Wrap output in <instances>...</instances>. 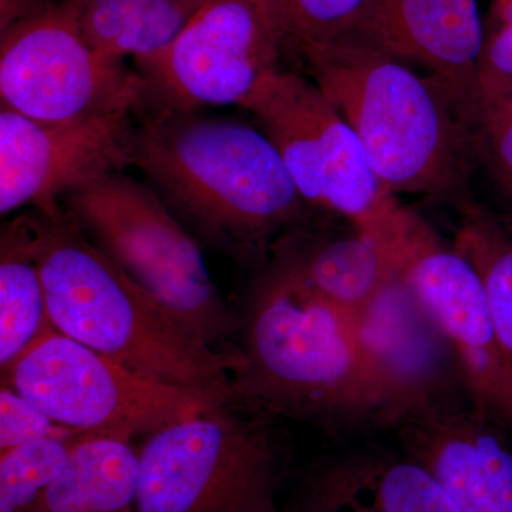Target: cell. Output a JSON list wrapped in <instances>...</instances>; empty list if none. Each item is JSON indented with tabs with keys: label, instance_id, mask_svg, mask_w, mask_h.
<instances>
[{
	"label": "cell",
	"instance_id": "cell-28",
	"mask_svg": "<svg viewBox=\"0 0 512 512\" xmlns=\"http://www.w3.org/2000/svg\"><path fill=\"white\" fill-rule=\"evenodd\" d=\"M282 512H318L308 510V508L299 507V505L293 504L292 507L285 508Z\"/></svg>",
	"mask_w": 512,
	"mask_h": 512
},
{
	"label": "cell",
	"instance_id": "cell-24",
	"mask_svg": "<svg viewBox=\"0 0 512 512\" xmlns=\"http://www.w3.org/2000/svg\"><path fill=\"white\" fill-rule=\"evenodd\" d=\"M282 39L299 49L352 35L373 0H264Z\"/></svg>",
	"mask_w": 512,
	"mask_h": 512
},
{
	"label": "cell",
	"instance_id": "cell-9",
	"mask_svg": "<svg viewBox=\"0 0 512 512\" xmlns=\"http://www.w3.org/2000/svg\"><path fill=\"white\" fill-rule=\"evenodd\" d=\"M242 109L272 141L306 204L349 218L357 229L399 208L370 167L359 137L315 82L279 70Z\"/></svg>",
	"mask_w": 512,
	"mask_h": 512
},
{
	"label": "cell",
	"instance_id": "cell-12",
	"mask_svg": "<svg viewBox=\"0 0 512 512\" xmlns=\"http://www.w3.org/2000/svg\"><path fill=\"white\" fill-rule=\"evenodd\" d=\"M133 114L42 123L0 109V214L63 210L69 192L131 167Z\"/></svg>",
	"mask_w": 512,
	"mask_h": 512
},
{
	"label": "cell",
	"instance_id": "cell-22",
	"mask_svg": "<svg viewBox=\"0 0 512 512\" xmlns=\"http://www.w3.org/2000/svg\"><path fill=\"white\" fill-rule=\"evenodd\" d=\"M471 148L500 191L512 225V80H480L468 109Z\"/></svg>",
	"mask_w": 512,
	"mask_h": 512
},
{
	"label": "cell",
	"instance_id": "cell-11",
	"mask_svg": "<svg viewBox=\"0 0 512 512\" xmlns=\"http://www.w3.org/2000/svg\"><path fill=\"white\" fill-rule=\"evenodd\" d=\"M394 247L404 279L453 349L468 402L512 437V380L477 269L407 210L394 232Z\"/></svg>",
	"mask_w": 512,
	"mask_h": 512
},
{
	"label": "cell",
	"instance_id": "cell-5",
	"mask_svg": "<svg viewBox=\"0 0 512 512\" xmlns=\"http://www.w3.org/2000/svg\"><path fill=\"white\" fill-rule=\"evenodd\" d=\"M276 417L244 403L207 409L148 436L137 512H282L286 473Z\"/></svg>",
	"mask_w": 512,
	"mask_h": 512
},
{
	"label": "cell",
	"instance_id": "cell-25",
	"mask_svg": "<svg viewBox=\"0 0 512 512\" xmlns=\"http://www.w3.org/2000/svg\"><path fill=\"white\" fill-rule=\"evenodd\" d=\"M84 433L57 424L12 387L0 389V451L46 439H74Z\"/></svg>",
	"mask_w": 512,
	"mask_h": 512
},
{
	"label": "cell",
	"instance_id": "cell-19",
	"mask_svg": "<svg viewBox=\"0 0 512 512\" xmlns=\"http://www.w3.org/2000/svg\"><path fill=\"white\" fill-rule=\"evenodd\" d=\"M204 0H74L84 39L101 56L133 62L156 56Z\"/></svg>",
	"mask_w": 512,
	"mask_h": 512
},
{
	"label": "cell",
	"instance_id": "cell-15",
	"mask_svg": "<svg viewBox=\"0 0 512 512\" xmlns=\"http://www.w3.org/2000/svg\"><path fill=\"white\" fill-rule=\"evenodd\" d=\"M349 36L421 64L467 99L477 93L487 40L478 0H373Z\"/></svg>",
	"mask_w": 512,
	"mask_h": 512
},
{
	"label": "cell",
	"instance_id": "cell-18",
	"mask_svg": "<svg viewBox=\"0 0 512 512\" xmlns=\"http://www.w3.org/2000/svg\"><path fill=\"white\" fill-rule=\"evenodd\" d=\"M137 488L131 443L86 436L28 512H137Z\"/></svg>",
	"mask_w": 512,
	"mask_h": 512
},
{
	"label": "cell",
	"instance_id": "cell-14",
	"mask_svg": "<svg viewBox=\"0 0 512 512\" xmlns=\"http://www.w3.org/2000/svg\"><path fill=\"white\" fill-rule=\"evenodd\" d=\"M393 429L458 511L512 512V437L467 397L404 414Z\"/></svg>",
	"mask_w": 512,
	"mask_h": 512
},
{
	"label": "cell",
	"instance_id": "cell-10",
	"mask_svg": "<svg viewBox=\"0 0 512 512\" xmlns=\"http://www.w3.org/2000/svg\"><path fill=\"white\" fill-rule=\"evenodd\" d=\"M282 42L264 0H204L170 45L134 62L146 92L140 114L242 109L256 87L281 70Z\"/></svg>",
	"mask_w": 512,
	"mask_h": 512
},
{
	"label": "cell",
	"instance_id": "cell-4",
	"mask_svg": "<svg viewBox=\"0 0 512 512\" xmlns=\"http://www.w3.org/2000/svg\"><path fill=\"white\" fill-rule=\"evenodd\" d=\"M299 50L313 82L353 128L387 190L456 208L473 200L471 99L436 77L419 76L359 37Z\"/></svg>",
	"mask_w": 512,
	"mask_h": 512
},
{
	"label": "cell",
	"instance_id": "cell-7",
	"mask_svg": "<svg viewBox=\"0 0 512 512\" xmlns=\"http://www.w3.org/2000/svg\"><path fill=\"white\" fill-rule=\"evenodd\" d=\"M0 100L28 119L72 123L138 116L146 92L136 70L101 56L84 39L74 0H50L0 32Z\"/></svg>",
	"mask_w": 512,
	"mask_h": 512
},
{
	"label": "cell",
	"instance_id": "cell-21",
	"mask_svg": "<svg viewBox=\"0 0 512 512\" xmlns=\"http://www.w3.org/2000/svg\"><path fill=\"white\" fill-rule=\"evenodd\" d=\"M454 248L483 281L491 322L512 380V225L473 200L460 205Z\"/></svg>",
	"mask_w": 512,
	"mask_h": 512
},
{
	"label": "cell",
	"instance_id": "cell-16",
	"mask_svg": "<svg viewBox=\"0 0 512 512\" xmlns=\"http://www.w3.org/2000/svg\"><path fill=\"white\" fill-rule=\"evenodd\" d=\"M296 505L318 512H460L423 464L383 453L350 454L319 467Z\"/></svg>",
	"mask_w": 512,
	"mask_h": 512
},
{
	"label": "cell",
	"instance_id": "cell-23",
	"mask_svg": "<svg viewBox=\"0 0 512 512\" xmlns=\"http://www.w3.org/2000/svg\"><path fill=\"white\" fill-rule=\"evenodd\" d=\"M86 436L46 439L0 451V512H28L63 473Z\"/></svg>",
	"mask_w": 512,
	"mask_h": 512
},
{
	"label": "cell",
	"instance_id": "cell-20",
	"mask_svg": "<svg viewBox=\"0 0 512 512\" xmlns=\"http://www.w3.org/2000/svg\"><path fill=\"white\" fill-rule=\"evenodd\" d=\"M56 329L47 311L45 286L33 254L28 212L0 229V370Z\"/></svg>",
	"mask_w": 512,
	"mask_h": 512
},
{
	"label": "cell",
	"instance_id": "cell-27",
	"mask_svg": "<svg viewBox=\"0 0 512 512\" xmlns=\"http://www.w3.org/2000/svg\"><path fill=\"white\" fill-rule=\"evenodd\" d=\"M50 0H0V32L45 8Z\"/></svg>",
	"mask_w": 512,
	"mask_h": 512
},
{
	"label": "cell",
	"instance_id": "cell-17",
	"mask_svg": "<svg viewBox=\"0 0 512 512\" xmlns=\"http://www.w3.org/2000/svg\"><path fill=\"white\" fill-rule=\"evenodd\" d=\"M272 254L316 295L353 318L400 274L386 222L332 239L288 232Z\"/></svg>",
	"mask_w": 512,
	"mask_h": 512
},
{
	"label": "cell",
	"instance_id": "cell-13",
	"mask_svg": "<svg viewBox=\"0 0 512 512\" xmlns=\"http://www.w3.org/2000/svg\"><path fill=\"white\" fill-rule=\"evenodd\" d=\"M355 322L389 399L390 429L404 414L466 396L450 343L402 272Z\"/></svg>",
	"mask_w": 512,
	"mask_h": 512
},
{
	"label": "cell",
	"instance_id": "cell-3",
	"mask_svg": "<svg viewBox=\"0 0 512 512\" xmlns=\"http://www.w3.org/2000/svg\"><path fill=\"white\" fill-rule=\"evenodd\" d=\"M47 311L56 330L153 382L239 403L232 362L137 284L62 210L28 212Z\"/></svg>",
	"mask_w": 512,
	"mask_h": 512
},
{
	"label": "cell",
	"instance_id": "cell-8",
	"mask_svg": "<svg viewBox=\"0 0 512 512\" xmlns=\"http://www.w3.org/2000/svg\"><path fill=\"white\" fill-rule=\"evenodd\" d=\"M2 386L12 387L57 424L127 443L215 404L144 379L56 329L2 373Z\"/></svg>",
	"mask_w": 512,
	"mask_h": 512
},
{
	"label": "cell",
	"instance_id": "cell-26",
	"mask_svg": "<svg viewBox=\"0 0 512 512\" xmlns=\"http://www.w3.org/2000/svg\"><path fill=\"white\" fill-rule=\"evenodd\" d=\"M495 29L485 40L480 80H512V2L493 9Z\"/></svg>",
	"mask_w": 512,
	"mask_h": 512
},
{
	"label": "cell",
	"instance_id": "cell-1",
	"mask_svg": "<svg viewBox=\"0 0 512 512\" xmlns=\"http://www.w3.org/2000/svg\"><path fill=\"white\" fill-rule=\"evenodd\" d=\"M239 312L232 382L239 402L333 431L390 427L389 399L353 316L272 256Z\"/></svg>",
	"mask_w": 512,
	"mask_h": 512
},
{
	"label": "cell",
	"instance_id": "cell-6",
	"mask_svg": "<svg viewBox=\"0 0 512 512\" xmlns=\"http://www.w3.org/2000/svg\"><path fill=\"white\" fill-rule=\"evenodd\" d=\"M84 235L212 346L231 355L239 312L222 298L197 239L146 183L119 171L62 200Z\"/></svg>",
	"mask_w": 512,
	"mask_h": 512
},
{
	"label": "cell",
	"instance_id": "cell-2",
	"mask_svg": "<svg viewBox=\"0 0 512 512\" xmlns=\"http://www.w3.org/2000/svg\"><path fill=\"white\" fill-rule=\"evenodd\" d=\"M137 117L131 167L198 242L255 258L301 224L306 201L259 128L204 110Z\"/></svg>",
	"mask_w": 512,
	"mask_h": 512
}]
</instances>
